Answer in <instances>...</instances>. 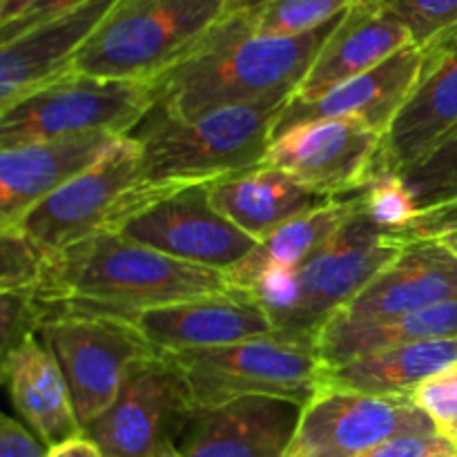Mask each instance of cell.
<instances>
[{"instance_id":"1","label":"cell","mask_w":457,"mask_h":457,"mask_svg":"<svg viewBox=\"0 0 457 457\" xmlns=\"http://www.w3.org/2000/svg\"><path fill=\"white\" fill-rule=\"evenodd\" d=\"M339 18L311 34L270 38L254 34L228 7L190 54L152 80L156 89L152 112L172 120H192L223 107L248 105L279 94L293 96Z\"/></svg>"},{"instance_id":"2","label":"cell","mask_w":457,"mask_h":457,"mask_svg":"<svg viewBox=\"0 0 457 457\" xmlns=\"http://www.w3.org/2000/svg\"><path fill=\"white\" fill-rule=\"evenodd\" d=\"M232 290L239 288L226 272L174 259L120 232H107L49 257L36 293L49 306L70 303L129 320L150 308Z\"/></svg>"},{"instance_id":"3","label":"cell","mask_w":457,"mask_h":457,"mask_svg":"<svg viewBox=\"0 0 457 457\" xmlns=\"http://www.w3.org/2000/svg\"><path fill=\"white\" fill-rule=\"evenodd\" d=\"M288 101L290 94H279L192 120L150 112L129 137L152 183H214L262 163Z\"/></svg>"},{"instance_id":"4","label":"cell","mask_w":457,"mask_h":457,"mask_svg":"<svg viewBox=\"0 0 457 457\" xmlns=\"http://www.w3.org/2000/svg\"><path fill=\"white\" fill-rule=\"evenodd\" d=\"M187 183H152L129 134L16 223L47 257L120 228Z\"/></svg>"},{"instance_id":"5","label":"cell","mask_w":457,"mask_h":457,"mask_svg":"<svg viewBox=\"0 0 457 457\" xmlns=\"http://www.w3.org/2000/svg\"><path fill=\"white\" fill-rule=\"evenodd\" d=\"M228 0H116L70 71L152 83L226 13Z\"/></svg>"},{"instance_id":"6","label":"cell","mask_w":457,"mask_h":457,"mask_svg":"<svg viewBox=\"0 0 457 457\" xmlns=\"http://www.w3.org/2000/svg\"><path fill=\"white\" fill-rule=\"evenodd\" d=\"M154 105V83L67 71L0 110V150L94 132L125 137Z\"/></svg>"},{"instance_id":"7","label":"cell","mask_w":457,"mask_h":457,"mask_svg":"<svg viewBox=\"0 0 457 457\" xmlns=\"http://www.w3.org/2000/svg\"><path fill=\"white\" fill-rule=\"evenodd\" d=\"M170 357L186 375L196 411L217 409L241 397H279L308 406L324 379L315 344L284 335Z\"/></svg>"},{"instance_id":"8","label":"cell","mask_w":457,"mask_h":457,"mask_svg":"<svg viewBox=\"0 0 457 457\" xmlns=\"http://www.w3.org/2000/svg\"><path fill=\"white\" fill-rule=\"evenodd\" d=\"M49 308L40 342L65 378L85 433V427L114 402L129 370L159 351L128 317L70 303Z\"/></svg>"},{"instance_id":"9","label":"cell","mask_w":457,"mask_h":457,"mask_svg":"<svg viewBox=\"0 0 457 457\" xmlns=\"http://www.w3.org/2000/svg\"><path fill=\"white\" fill-rule=\"evenodd\" d=\"M409 244L400 232L370 221L361 208L295 268L297 306L279 326V335L315 344L328 320L346 308Z\"/></svg>"},{"instance_id":"10","label":"cell","mask_w":457,"mask_h":457,"mask_svg":"<svg viewBox=\"0 0 457 457\" xmlns=\"http://www.w3.org/2000/svg\"><path fill=\"white\" fill-rule=\"evenodd\" d=\"M195 413L183 370L156 353L129 370L119 395L85 427V436L105 457H154L177 446Z\"/></svg>"},{"instance_id":"11","label":"cell","mask_w":457,"mask_h":457,"mask_svg":"<svg viewBox=\"0 0 457 457\" xmlns=\"http://www.w3.org/2000/svg\"><path fill=\"white\" fill-rule=\"evenodd\" d=\"M440 433L411 395L321 388L303 406L302 422L288 455L357 457L402 436Z\"/></svg>"},{"instance_id":"12","label":"cell","mask_w":457,"mask_h":457,"mask_svg":"<svg viewBox=\"0 0 457 457\" xmlns=\"http://www.w3.org/2000/svg\"><path fill=\"white\" fill-rule=\"evenodd\" d=\"M384 134L353 119H312L277 134L262 163L333 199L355 196L378 172Z\"/></svg>"},{"instance_id":"13","label":"cell","mask_w":457,"mask_h":457,"mask_svg":"<svg viewBox=\"0 0 457 457\" xmlns=\"http://www.w3.org/2000/svg\"><path fill=\"white\" fill-rule=\"evenodd\" d=\"M120 235L195 266L228 272L257 239L228 221L210 201V183H192L129 219Z\"/></svg>"},{"instance_id":"14","label":"cell","mask_w":457,"mask_h":457,"mask_svg":"<svg viewBox=\"0 0 457 457\" xmlns=\"http://www.w3.org/2000/svg\"><path fill=\"white\" fill-rule=\"evenodd\" d=\"M420 49L422 74L384 137L375 174H402L457 128V27Z\"/></svg>"},{"instance_id":"15","label":"cell","mask_w":457,"mask_h":457,"mask_svg":"<svg viewBox=\"0 0 457 457\" xmlns=\"http://www.w3.org/2000/svg\"><path fill=\"white\" fill-rule=\"evenodd\" d=\"M129 320L163 355L279 335L266 308L245 290L150 308Z\"/></svg>"},{"instance_id":"16","label":"cell","mask_w":457,"mask_h":457,"mask_svg":"<svg viewBox=\"0 0 457 457\" xmlns=\"http://www.w3.org/2000/svg\"><path fill=\"white\" fill-rule=\"evenodd\" d=\"M303 406L279 397H241L196 411L179 437L181 457H286Z\"/></svg>"},{"instance_id":"17","label":"cell","mask_w":457,"mask_h":457,"mask_svg":"<svg viewBox=\"0 0 457 457\" xmlns=\"http://www.w3.org/2000/svg\"><path fill=\"white\" fill-rule=\"evenodd\" d=\"M413 45L409 31L379 3L357 0L337 21L321 45L306 79L288 105H311L339 85L382 65L400 49Z\"/></svg>"},{"instance_id":"18","label":"cell","mask_w":457,"mask_h":457,"mask_svg":"<svg viewBox=\"0 0 457 457\" xmlns=\"http://www.w3.org/2000/svg\"><path fill=\"white\" fill-rule=\"evenodd\" d=\"M119 134L25 143L0 150V226H16L31 208L96 163Z\"/></svg>"},{"instance_id":"19","label":"cell","mask_w":457,"mask_h":457,"mask_svg":"<svg viewBox=\"0 0 457 457\" xmlns=\"http://www.w3.org/2000/svg\"><path fill=\"white\" fill-rule=\"evenodd\" d=\"M116 0H92L0 43V110L71 70L76 54Z\"/></svg>"},{"instance_id":"20","label":"cell","mask_w":457,"mask_h":457,"mask_svg":"<svg viewBox=\"0 0 457 457\" xmlns=\"http://www.w3.org/2000/svg\"><path fill=\"white\" fill-rule=\"evenodd\" d=\"M457 299V254L442 241H411L346 308V320H388Z\"/></svg>"},{"instance_id":"21","label":"cell","mask_w":457,"mask_h":457,"mask_svg":"<svg viewBox=\"0 0 457 457\" xmlns=\"http://www.w3.org/2000/svg\"><path fill=\"white\" fill-rule=\"evenodd\" d=\"M422 62V49L418 45H409L386 58L382 65L339 85L311 105H286L275 137L293 125L312 119H353L386 137L388 128L418 85Z\"/></svg>"},{"instance_id":"22","label":"cell","mask_w":457,"mask_h":457,"mask_svg":"<svg viewBox=\"0 0 457 457\" xmlns=\"http://www.w3.org/2000/svg\"><path fill=\"white\" fill-rule=\"evenodd\" d=\"M3 382L18 415L47 449L85 436L65 378L43 342L31 337L7 353Z\"/></svg>"},{"instance_id":"23","label":"cell","mask_w":457,"mask_h":457,"mask_svg":"<svg viewBox=\"0 0 457 457\" xmlns=\"http://www.w3.org/2000/svg\"><path fill=\"white\" fill-rule=\"evenodd\" d=\"M210 201L228 221L262 241L290 219L339 199L320 195L281 170L259 163L210 183Z\"/></svg>"},{"instance_id":"24","label":"cell","mask_w":457,"mask_h":457,"mask_svg":"<svg viewBox=\"0 0 457 457\" xmlns=\"http://www.w3.org/2000/svg\"><path fill=\"white\" fill-rule=\"evenodd\" d=\"M431 339H457V299L388 320H346L335 315L315 339L324 369L386 348Z\"/></svg>"},{"instance_id":"25","label":"cell","mask_w":457,"mask_h":457,"mask_svg":"<svg viewBox=\"0 0 457 457\" xmlns=\"http://www.w3.org/2000/svg\"><path fill=\"white\" fill-rule=\"evenodd\" d=\"M455 366L457 339H431L386 348L335 369H324L321 388L369 395H411L422 382Z\"/></svg>"},{"instance_id":"26","label":"cell","mask_w":457,"mask_h":457,"mask_svg":"<svg viewBox=\"0 0 457 457\" xmlns=\"http://www.w3.org/2000/svg\"><path fill=\"white\" fill-rule=\"evenodd\" d=\"M361 210V192L355 196L333 201L320 210L290 219L257 241L253 253L228 270L232 286L248 293L250 286L268 270L275 268H299L312 253L321 248L337 230H342Z\"/></svg>"},{"instance_id":"27","label":"cell","mask_w":457,"mask_h":457,"mask_svg":"<svg viewBox=\"0 0 457 457\" xmlns=\"http://www.w3.org/2000/svg\"><path fill=\"white\" fill-rule=\"evenodd\" d=\"M357 0H228L257 36L295 38L342 16Z\"/></svg>"},{"instance_id":"28","label":"cell","mask_w":457,"mask_h":457,"mask_svg":"<svg viewBox=\"0 0 457 457\" xmlns=\"http://www.w3.org/2000/svg\"><path fill=\"white\" fill-rule=\"evenodd\" d=\"M420 210L457 199V128L402 172Z\"/></svg>"},{"instance_id":"29","label":"cell","mask_w":457,"mask_h":457,"mask_svg":"<svg viewBox=\"0 0 457 457\" xmlns=\"http://www.w3.org/2000/svg\"><path fill=\"white\" fill-rule=\"evenodd\" d=\"M47 254L18 226H0V290H38L47 272Z\"/></svg>"},{"instance_id":"30","label":"cell","mask_w":457,"mask_h":457,"mask_svg":"<svg viewBox=\"0 0 457 457\" xmlns=\"http://www.w3.org/2000/svg\"><path fill=\"white\" fill-rule=\"evenodd\" d=\"M361 208L370 221L393 232L406 230L420 212L413 192L397 172L375 174L361 190Z\"/></svg>"},{"instance_id":"31","label":"cell","mask_w":457,"mask_h":457,"mask_svg":"<svg viewBox=\"0 0 457 457\" xmlns=\"http://www.w3.org/2000/svg\"><path fill=\"white\" fill-rule=\"evenodd\" d=\"M379 4L404 25L418 47L457 27V0H382Z\"/></svg>"},{"instance_id":"32","label":"cell","mask_w":457,"mask_h":457,"mask_svg":"<svg viewBox=\"0 0 457 457\" xmlns=\"http://www.w3.org/2000/svg\"><path fill=\"white\" fill-rule=\"evenodd\" d=\"M49 303L38 297L36 290H12V293H3V302H0V355H7L16 346H21L27 339L36 337L40 333V326L49 315Z\"/></svg>"},{"instance_id":"33","label":"cell","mask_w":457,"mask_h":457,"mask_svg":"<svg viewBox=\"0 0 457 457\" xmlns=\"http://www.w3.org/2000/svg\"><path fill=\"white\" fill-rule=\"evenodd\" d=\"M418 409L436 422L440 433L457 422V366L427 379L411 393Z\"/></svg>"},{"instance_id":"34","label":"cell","mask_w":457,"mask_h":457,"mask_svg":"<svg viewBox=\"0 0 457 457\" xmlns=\"http://www.w3.org/2000/svg\"><path fill=\"white\" fill-rule=\"evenodd\" d=\"M357 457H457V449L446 436L431 433L395 437Z\"/></svg>"},{"instance_id":"35","label":"cell","mask_w":457,"mask_h":457,"mask_svg":"<svg viewBox=\"0 0 457 457\" xmlns=\"http://www.w3.org/2000/svg\"><path fill=\"white\" fill-rule=\"evenodd\" d=\"M87 3H92V0H38V3L25 13V16L9 22V25L0 27V43H7V40L16 38V36L34 29V27L40 25V22H47L52 21V18L62 16V13L74 12V9L83 7V4Z\"/></svg>"},{"instance_id":"36","label":"cell","mask_w":457,"mask_h":457,"mask_svg":"<svg viewBox=\"0 0 457 457\" xmlns=\"http://www.w3.org/2000/svg\"><path fill=\"white\" fill-rule=\"evenodd\" d=\"M47 451L29 428L4 415L0 424V457H47Z\"/></svg>"},{"instance_id":"37","label":"cell","mask_w":457,"mask_h":457,"mask_svg":"<svg viewBox=\"0 0 457 457\" xmlns=\"http://www.w3.org/2000/svg\"><path fill=\"white\" fill-rule=\"evenodd\" d=\"M47 457H105L87 436H79L47 451Z\"/></svg>"},{"instance_id":"38","label":"cell","mask_w":457,"mask_h":457,"mask_svg":"<svg viewBox=\"0 0 457 457\" xmlns=\"http://www.w3.org/2000/svg\"><path fill=\"white\" fill-rule=\"evenodd\" d=\"M38 0H0V27L25 16Z\"/></svg>"},{"instance_id":"39","label":"cell","mask_w":457,"mask_h":457,"mask_svg":"<svg viewBox=\"0 0 457 457\" xmlns=\"http://www.w3.org/2000/svg\"><path fill=\"white\" fill-rule=\"evenodd\" d=\"M442 436H446V437H449V440L453 442V446H455V449H457V422L451 424V427H446L445 431H442Z\"/></svg>"},{"instance_id":"40","label":"cell","mask_w":457,"mask_h":457,"mask_svg":"<svg viewBox=\"0 0 457 457\" xmlns=\"http://www.w3.org/2000/svg\"><path fill=\"white\" fill-rule=\"evenodd\" d=\"M442 244L446 245V248H451L453 250V253L457 254V232H453V235H446V237H442Z\"/></svg>"},{"instance_id":"41","label":"cell","mask_w":457,"mask_h":457,"mask_svg":"<svg viewBox=\"0 0 457 457\" xmlns=\"http://www.w3.org/2000/svg\"><path fill=\"white\" fill-rule=\"evenodd\" d=\"M154 457H181V453H179L177 446H168V449L161 451V453L154 455Z\"/></svg>"},{"instance_id":"42","label":"cell","mask_w":457,"mask_h":457,"mask_svg":"<svg viewBox=\"0 0 457 457\" xmlns=\"http://www.w3.org/2000/svg\"><path fill=\"white\" fill-rule=\"evenodd\" d=\"M366 3H382V0H366Z\"/></svg>"},{"instance_id":"43","label":"cell","mask_w":457,"mask_h":457,"mask_svg":"<svg viewBox=\"0 0 457 457\" xmlns=\"http://www.w3.org/2000/svg\"><path fill=\"white\" fill-rule=\"evenodd\" d=\"M286 457H308V455H286Z\"/></svg>"}]
</instances>
